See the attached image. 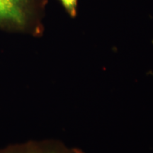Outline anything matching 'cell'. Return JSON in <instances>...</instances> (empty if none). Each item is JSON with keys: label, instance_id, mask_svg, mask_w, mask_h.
Returning <instances> with one entry per match:
<instances>
[{"label": "cell", "instance_id": "2", "mask_svg": "<svg viewBox=\"0 0 153 153\" xmlns=\"http://www.w3.org/2000/svg\"><path fill=\"white\" fill-rule=\"evenodd\" d=\"M0 153H82L68 148L62 144L53 142H29L0 149Z\"/></svg>", "mask_w": 153, "mask_h": 153}, {"label": "cell", "instance_id": "3", "mask_svg": "<svg viewBox=\"0 0 153 153\" xmlns=\"http://www.w3.org/2000/svg\"><path fill=\"white\" fill-rule=\"evenodd\" d=\"M62 5L68 11L70 16L74 17L76 14V6H77V0H60Z\"/></svg>", "mask_w": 153, "mask_h": 153}, {"label": "cell", "instance_id": "1", "mask_svg": "<svg viewBox=\"0 0 153 153\" xmlns=\"http://www.w3.org/2000/svg\"><path fill=\"white\" fill-rule=\"evenodd\" d=\"M33 0H0V26L24 28L29 22Z\"/></svg>", "mask_w": 153, "mask_h": 153}]
</instances>
